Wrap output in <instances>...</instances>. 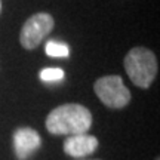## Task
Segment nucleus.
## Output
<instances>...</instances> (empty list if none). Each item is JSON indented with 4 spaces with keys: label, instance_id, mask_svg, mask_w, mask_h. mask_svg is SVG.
<instances>
[{
    "label": "nucleus",
    "instance_id": "obj_1",
    "mask_svg": "<svg viewBox=\"0 0 160 160\" xmlns=\"http://www.w3.org/2000/svg\"><path fill=\"white\" fill-rule=\"evenodd\" d=\"M45 126L52 135L86 133L92 126V113L82 104H64L48 114Z\"/></svg>",
    "mask_w": 160,
    "mask_h": 160
},
{
    "label": "nucleus",
    "instance_id": "obj_2",
    "mask_svg": "<svg viewBox=\"0 0 160 160\" xmlns=\"http://www.w3.org/2000/svg\"><path fill=\"white\" fill-rule=\"evenodd\" d=\"M125 70L129 76L131 82L141 89H148L157 76V58L154 52L144 48L137 46L132 48L125 57Z\"/></svg>",
    "mask_w": 160,
    "mask_h": 160
},
{
    "label": "nucleus",
    "instance_id": "obj_3",
    "mask_svg": "<svg viewBox=\"0 0 160 160\" xmlns=\"http://www.w3.org/2000/svg\"><path fill=\"white\" fill-rule=\"evenodd\" d=\"M93 91L99 101L110 108H125L131 102L132 95L120 76H104L95 82Z\"/></svg>",
    "mask_w": 160,
    "mask_h": 160
},
{
    "label": "nucleus",
    "instance_id": "obj_4",
    "mask_svg": "<svg viewBox=\"0 0 160 160\" xmlns=\"http://www.w3.org/2000/svg\"><path fill=\"white\" fill-rule=\"evenodd\" d=\"M55 27V21L51 13L48 12H39L30 17L24 22L21 33H19V43L24 49L33 51L45 40V37Z\"/></svg>",
    "mask_w": 160,
    "mask_h": 160
},
{
    "label": "nucleus",
    "instance_id": "obj_5",
    "mask_svg": "<svg viewBox=\"0 0 160 160\" xmlns=\"http://www.w3.org/2000/svg\"><path fill=\"white\" fill-rule=\"evenodd\" d=\"M40 135L31 128H19L13 133V150L18 160H27L40 148Z\"/></svg>",
    "mask_w": 160,
    "mask_h": 160
},
{
    "label": "nucleus",
    "instance_id": "obj_6",
    "mask_svg": "<svg viewBox=\"0 0 160 160\" xmlns=\"http://www.w3.org/2000/svg\"><path fill=\"white\" fill-rule=\"evenodd\" d=\"M98 145L99 142L97 137L88 135V133H79V135H70L65 138L62 148L65 154L71 156L74 159H85L92 153H95Z\"/></svg>",
    "mask_w": 160,
    "mask_h": 160
},
{
    "label": "nucleus",
    "instance_id": "obj_7",
    "mask_svg": "<svg viewBox=\"0 0 160 160\" xmlns=\"http://www.w3.org/2000/svg\"><path fill=\"white\" fill-rule=\"evenodd\" d=\"M45 52L49 57L53 58H67L70 55V49L65 43L57 42V40H49L45 46Z\"/></svg>",
    "mask_w": 160,
    "mask_h": 160
},
{
    "label": "nucleus",
    "instance_id": "obj_8",
    "mask_svg": "<svg viewBox=\"0 0 160 160\" xmlns=\"http://www.w3.org/2000/svg\"><path fill=\"white\" fill-rule=\"evenodd\" d=\"M64 71L61 68H43L40 71V79L43 82H58L62 80Z\"/></svg>",
    "mask_w": 160,
    "mask_h": 160
},
{
    "label": "nucleus",
    "instance_id": "obj_9",
    "mask_svg": "<svg viewBox=\"0 0 160 160\" xmlns=\"http://www.w3.org/2000/svg\"><path fill=\"white\" fill-rule=\"evenodd\" d=\"M77 160H88V159H77ZM89 160H99V159H89Z\"/></svg>",
    "mask_w": 160,
    "mask_h": 160
},
{
    "label": "nucleus",
    "instance_id": "obj_10",
    "mask_svg": "<svg viewBox=\"0 0 160 160\" xmlns=\"http://www.w3.org/2000/svg\"><path fill=\"white\" fill-rule=\"evenodd\" d=\"M0 12H2V0H0Z\"/></svg>",
    "mask_w": 160,
    "mask_h": 160
},
{
    "label": "nucleus",
    "instance_id": "obj_11",
    "mask_svg": "<svg viewBox=\"0 0 160 160\" xmlns=\"http://www.w3.org/2000/svg\"><path fill=\"white\" fill-rule=\"evenodd\" d=\"M156 160H159V157H156Z\"/></svg>",
    "mask_w": 160,
    "mask_h": 160
}]
</instances>
